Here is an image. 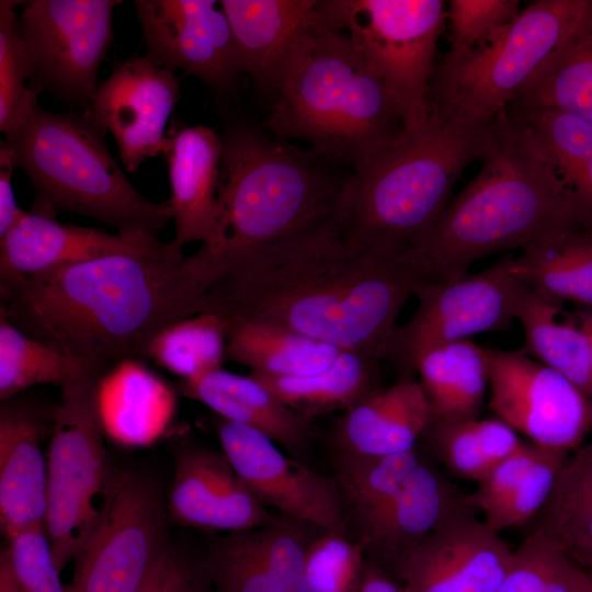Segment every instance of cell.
<instances>
[{
    "mask_svg": "<svg viewBox=\"0 0 592 592\" xmlns=\"http://www.w3.org/2000/svg\"><path fill=\"white\" fill-rule=\"evenodd\" d=\"M426 280L414 249L378 254L330 231L240 260L209 289L206 312L273 323L382 360L401 309Z\"/></svg>",
    "mask_w": 592,
    "mask_h": 592,
    "instance_id": "1",
    "label": "cell"
},
{
    "mask_svg": "<svg viewBox=\"0 0 592 592\" xmlns=\"http://www.w3.org/2000/svg\"><path fill=\"white\" fill-rule=\"evenodd\" d=\"M207 306L208 292L174 239L27 277L0 305L26 334L103 369L149 360L163 329Z\"/></svg>",
    "mask_w": 592,
    "mask_h": 592,
    "instance_id": "2",
    "label": "cell"
},
{
    "mask_svg": "<svg viewBox=\"0 0 592 592\" xmlns=\"http://www.w3.org/2000/svg\"><path fill=\"white\" fill-rule=\"evenodd\" d=\"M481 162L414 249L431 281L457 278L488 255L585 229L548 151L519 118L503 112L494 119Z\"/></svg>",
    "mask_w": 592,
    "mask_h": 592,
    "instance_id": "3",
    "label": "cell"
},
{
    "mask_svg": "<svg viewBox=\"0 0 592 592\" xmlns=\"http://www.w3.org/2000/svg\"><path fill=\"white\" fill-rule=\"evenodd\" d=\"M217 238L193 254L210 287L240 260L303 238L338 231L345 178L328 158L276 137L247 119L228 118L221 130ZM338 162V161H337Z\"/></svg>",
    "mask_w": 592,
    "mask_h": 592,
    "instance_id": "4",
    "label": "cell"
},
{
    "mask_svg": "<svg viewBox=\"0 0 592 592\" xmlns=\"http://www.w3.org/2000/svg\"><path fill=\"white\" fill-rule=\"evenodd\" d=\"M493 123L467 126L430 113L348 174L338 212L339 235L384 255L415 249L451 203L465 169L485 156Z\"/></svg>",
    "mask_w": 592,
    "mask_h": 592,
    "instance_id": "5",
    "label": "cell"
},
{
    "mask_svg": "<svg viewBox=\"0 0 592 592\" xmlns=\"http://www.w3.org/2000/svg\"><path fill=\"white\" fill-rule=\"evenodd\" d=\"M274 93L265 121L274 137L304 140L352 168L405 130L389 90L343 32L311 33Z\"/></svg>",
    "mask_w": 592,
    "mask_h": 592,
    "instance_id": "6",
    "label": "cell"
},
{
    "mask_svg": "<svg viewBox=\"0 0 592 592\" xmlns=\"http://www.w3.org/2000/svg\"><path fill=\"white\" fill-rule=\"evenodd\" d=\"M106 134L89 110L39 106L2 141L31 182L32 213L55 218L65 212L126 237L159 238L173 219L169 201L156 203L137 191L109 150Z\"/></svg>",
    "mask_w": 592,
    "mask_h": 592,
    "instance_id": "7",
    "label": "cell"
},
{
    "mask_svg": "<svg viewBox=\"0 0 592 592\" xmlns=\"http://www.w3.org/2000/svg\"><path fill=\"white\" fill-rule=\"evenodd\" d=\"M588 4L589 0L533 2L465 57L443 59L430 86V113L473 127L492 124L574 29Z\"/></svg>",
    "mask_w": 592,
    "mask_h": 592,
    "instance_id": "8",
    "label": "cell"
},
{
    "mask_svg": "<svg viewBox=\"0 0 592 592\" xmlns=\"http://www.w3.org/2000/svg\"><path fill=\"white\" fill-rule=\"evenodd\" d=\"M320 26L343 32L396 101L405 130L430 116V86L446 11L442 0H320Z\"/></svg>",
    "mask_w": 592,
    "mask_h": 592,
    "instance_id": "9",
    "label": "cell"
},
{
    "mask_svg": "<svg viewBox=\"0 0 592 592\" xmlns=\"http://www.w3.org/2000/svg\"><path fill=\"white\" fill-rule=\"evenodd\" d=\"M104 373L93 372L61 387L53 414L45 532L60 572L94 533L111 476L96 407V387Z\"/></svg>",
    "mask_w": 592,
    "mask_h": 592,
    "instance_id": "10",
    "label": "cell"
},
{
    "mask_svg": "<svg viewBox=\"0 0 592 592\" xmlns=\"http://www.w3.org/2000/svg\"><path fill=\"white\" fill-rule=\"evenodd\" d=\"M122 0L22 1L19 22L37 94L89 110L99 69L113 42V11Z\"/></svg>",
    "mask_w": 592,
    "mask_h": 592,
    "instance_id": "11",
    "label": "cell"
},
{
    "mask_svg": "<svg viewBox=\"0 0 592 592\" xmlns=\"http://www.w3.org/2000/svg\"><path fill=\"white\" fill-rule=\"evenodd\" d=\"M170 547L155 485L133 471L111 474L100 522L75 559L67 592H136Z\"/></svg>",
    "mask_w": 592,
    "mask_h": 592,
    "instance_id": "12",
    "label": "cell"
},
{
    "mask_svg": "<svg viewBox=\"0 0 592 592\" xmlns=\"http://www.w3.org/2000/svg\"><path fill=\"white\" fill-rule=\"evenodd\" d=\"M513 259L509 253L477 274L420 285L413 316L396 328L385 354L401 378L412 376L431 348L511 328L525 288L511 271Z\"/></svg>",
    "mask_w": 592,
    "mask_h": 592,
    "instance_id": "13",
    "label": "cell"
},
{
    "mask_svg": "<svg viewBox=\"0 0 592 592\" xmlns=\"http://www.w3.org/2000/svg\"><path fill=\"white\" fill-rule=\"evenodd\" d=\"M489 408L531 443L569 453L592 428V399L523 349H489Z\"/></svg>",
    "mask_w": 592,
    "mask_h": 592,
    "instance_id": "14",
    "label": "cell"
},
{
    "mask_svg": "<svg viewBox=\"0 0 592 592\" xmlns=\"http://www.w3.org/2000/svg\"><path fill=\"white\" fill-rule=\"evenodd\" d=\"M215 0H135L146 56L228 100L244 75L229 21Z\"/></svg>",
    "mask_w": 592,
    "mask_h": 592,
    "instance_id": "15",
    "label": "cell"
},
{
    "mask_svg": "<svg viewBox=\"0 0 592 592\" xmlns=\"http://www.w3.org/2000/svg\"><path fill=\"white\" fill-rule=\"evenodd\" d=\"M514 549L467 503L386 570L403 592H498Z\"/></svg>",
    "mask_w": 592,
    "mask_h": 592,
    "instance_id": "16",
    "label": "cell"
},
{
    "mask_svg": "<svg viewBox=\"0 0 592 592\" xmlns=\"http://www.w3.org/2000/svg\"><path fill=\"white\" fill-rule=\"evenodd\" d=\"M217 433L223 453L264 506L325 533L349 536L334 476L320 475L285 456L271 439L250 426L220 418Z\"/></svg>",
    "mask_w": 592,
    "mask_h": 592,
    "instance_id": "17",
    "label": "cell"
},
{
    "mask_svg": "<svg viewBox=\"0 0 592 592\" xmlns=\"http://www.w3.org/2000/svg\"><path fill=\"white\" fill-rule=\"evenodd\" d=\"M180 98L175 71L134 55L100 81L89 111L113 136L124 168L135 173L147 159L162 153L166 127Z\"/></svg>",
    "mask_w": 592,
    "mask_h": 592,
    "instance_id": "18",
    "label": "cell"
},
{
    "mask_svg": "<svg viewBox=\"0 0 592 592\" xmlns=\"http://www.w3.org/2000/svg\"><path fill=\"white\" fill-rule=\"evenodd\" d=\"M321 533L282 515L267 526L214 537L202 554L213 592H309L306 551Z\"/></svg>",
    "mask_w": 592,
    "mask_h": 592,
    "instance_id": "19",
    "label": "cell"
},
{
    "mask_svg": "<svg viewBox=\"0 0 592 592\" xmlns=\"http://www.w3.org/2000/svg\"><path fill=\"white\" fill-rule=\"evenodd\" d=\"M168 512L180 525L221 532L263 527L280 517L258 501L223 452L204 447L179 454Z\"/></svg>",
    "mask_w": 592,
    "mask_h": 592,
    "instance_id": "20",
    "label": "cell"
},
{
    "mask_svg": "<svg viewBox=\"0 0 592 592\" xmlns=\"http://www.w3.org/2000/svg\"><path fill=\"white\" fill-rule=\"evenodd\" d=\"M158 241L65 224L23 210L0 237L1 299L27 277L109 254L140 251Z\"/></svg>",
    "mask_w": 592,
    "mask_h": 592,
    "instance_id": "21",
    "label": "cell"
},
{
    "mask_svg": "<svg viewBox=\"0 0 592 592\" xmlns=\"http://www.w3.org/2000/svg\"><path fill=\"white\" fill-rule=\"evenodd\" d=\"M221 153V135L214 128L172 119L161 155L167 161L174 240L183 247L194 241L212 243L217 238Z\"/></svg>",
    "mask_w": 592,
    "mask_h": 592,
    "instance_id": "22",
    "label": "cell"
},
{
    "mask_svg": "<svg viewBox=\"0 0 592 592\" xmlns=\"http://www.w3.org/2000/svg\"><path fill=\"white\" fill-rule=\"evenodd\" d=\"M244 75L274 92L305 39L320 30L319 0H221Z\"/></svg>",
    "mask_w": 592,
    "mask_h": 592,
    "instance_id": "23",
    "label": "cell"
},
{
    "mask_svg": "<svg viewBox=\"0 0 592 592\" xmlns=\"http://www.w3.org/2000/svg\"><path fill=\"white\" fill-rule=\"evenodd\" d=\"M1 402L0 526L10 539L29 530L45 528L47 459L36 412L11 399Z\"/></svg>",
    "mask_w": 592,
    "mask_h": 592,
    "instance_id": "24",
    "label": "cell"
},
{
    "mask_svg": "<svg viewBox=\"0 0 592 592\" xmlns=\"http://www.w3.org/2000/svg\"><path fill=\"white\" fill-rule=\"evenodd\" d=\"M467 503L468 494L425 457L400 492L353 539L365 545L367 559L387 570L403 550Z\"/></svg>",
    "mask_w": 592,
    "mask_h": 592,
    "instance_id": "25",
    "label": "cell"
},
{
    "mask_svg": "<svg viewBox=\"0 0 592 592\" xmlns=\"http://www.w3.org/2000/svg\"><path fill=\"white\" fill-rule=\"evenodd\" d=\"M432 420L419 382L400 378L343 412L333 430L335 452L360 457L406 453L417 448Z\"/></svg>",
    "mask_w": 592,
    "mask_h": 592,
    "instance_id": "26",
    "label": "cell"
},
{
    "mask_svg": "<svg viewBox=\"0 0 592 592\" xmlns=\"http://www.w3.org/2000/svg\"><path fill=\"white\" fill-rule=\"evenodd\" d=\"M178 391L205 405L221 419L260 431L296 458H301L310 446L311 420L291 409L251 374L219 368L180 380Z\"/></svg>",
    "mask_w": 592,
    "mask_h": 592,
    "instance_id": "27",
    "label": "cell"
},
{
    "mask_svg": "<svg viewBox=\"0 0 592 592\" xmlns=\"http://www.w3.org/2000/svg\"><path fill=\"white\" fill-rule=\"evenodd\" d=\"M96 407L104 434L125 447L156 443L171 424L175 392L140 361L110 367L96 387Z\"/></svg>",
    "mask_w": 592,
    "mask_h": 592,
    "instance_id": "28",
    "label": "cell"
},
{
    "mask_svg": "<svg viewBox=\"0 0 592 592\" xmlns=\"http://www.w3.org/2000/svg\"><path fill=\"white\" fill-rule=\"evenodd\" d=\"M561 111L592 123V5L568 36L517 91L511 116Z\"/></svg>",
    "mask_w": 592,
    "mask_h": 592,
    "instance_id": "29",
    "label": "cell"
},
{
    "mask_svg": "<svg viewBox=\"0 0 592 592\" xmlns=\"http://www.w3.org/2000/svg\"><path fill=\"white\" fill-rule=\"evenodd\" d=\"M489 349L469 339L425 351L415 363L434 419H476L489 385Z\"/></svg>",
    "mask_w": 592,
    "mask_h": 592,
    "instance_id": "30",
    "label": "cell"
},
{
    "mask_svg": "<svg viewBox=\"0 0 592 592\" xmlns=\"http://www.w3.org/2000/svg\"><path fill=\"white\" fill-rule=\"evenodd\" d=\"M229 321L226 361L244 365L252 374H315L329 367L343 351L273 323L242 318Z\"/></svg>",
    "mask_w": 592,
    "mask_h": 592,
    "instance_id": "31",
    "label": "cell"
},
{
    "mask_svg": "<svg viewBox=\"0 0 592 592\" xmlns=\"http://www.w3.org/2000/svg\"><path fill=\"white\" fill-rule=\"evenodd\" d=\"M560 304L525 285L516 311L523 350L558 372L592 399V348L579 322L561 319Z\"/></svg>",
    "mask_w": 592,
    "mask_h": 592,
    "instance_id": "32",
    "label": "cell"
},
{
    "mask_svg": "<svg viewBox=\"0 0 592 592\" xmlns=\"http://www.w3.org/2000/svg\"><path fill=\"white\" fill-rule=\"evenodd\" d=\"M379 360L354 351H341L326 369L305 376L277 377L252 374L285 405L301 415L348 410L365 398L377 385Z\"/></svg>",
    "mask_w": 592,
    "mask_h": 592,
    "instance_id": "33",
    "label": "cell"
},
{
    "mask_svg": "<svg viewBox=\"0 0 592 592\" xmlns=\"http://www.w3.org/2000/svg\"><path fill=\"white\" fill-rule=\"evenodd\" d=\"M512 273L544 297L592 310V230L574 229L522 250Z\"/></svg>",
    "mask_w": 592,
    "mask_h": 592,
    "instance_id": "34",
    "label": "cell"
},
{
    "mask_svg": "<svg viewBox=\"0 0 592 592\" xmlns=\"http://www.w3.org/2000/svg\"><path fill=\"white\" fill-rule=\"evenodd\" d=\"M425 456L418 449L376 457L337 453L333 458L349 532L357 533L403 488Z\"/></svg>",
    "mask_w": 592,
    "mask_h": 592,
    "instance_id": "35",
    "label": "cell"
},
{
    "mask_svg": "<svg viewBox=\"0 0 592 592\" xmlns=\"http://www.w3.org/2000/svg\"><path fill=\"white\" fill-rule=\"evenodd\" d=\"M101 367L72 358L14 326L0 307V400L29 387L55 384L60 388Z\"/></svg>",
    "mask_w": 592,
    "mask_h": 592,
    "instance_id": "36",
    "label": "cell"
},
{
    "mask_svg": "<svg viewBox=\"0 0 592 592\" xmlns=\"http://www.w3.org/2000/svg\"><path fill=\"white\" fill-rule=\"evenodd\" d=\"M511 116V115H510ZM538 137L592 230V123L554 110L517 116Z\"/></svg>",
    "mask_w": 592,
    "mask_h": 592,
    "instance_id": "37",
    "label": "cell"
},
{
    "mask_svg": "<svg viewBox=\"0 0 592 592\" xmlns=\"http://www.w3.org/2000/svg\"><path fill=\"white\" fill-rule=\"evenodd\" d=\"M230 321L215 312L179 320L151 342L149 358L181 377L193 379L223 368Z\"/></svg>",
    "mask_w": 592,
    "mask_h": 592,
    "instance_id": "38",
    "label": "cell"
},
{
    "mask_svg": "<svg viewBox=\"0 0 592 592\" xmlns=\"http://www.w3.org/2000/svg\"><path fill=\"white\" fill-rule=\"evenodd\" d=\"M22 1H0V130L18 132L39 107L38 94L26 82L30 61L16 8Z\"/></svg>",
    "mask_w": 592,
    "mask_h": 592,
    "instance_id": "39",
    "label": "cell"
},
{
    "mask_svg": "<svg viewBox=\"0 0 592 592\" xmlns=\"http://www.w3.org/2000/svg\"><path fill=\"white\" fill-rule=\"evenodd\" d=\"M574 568L558 542L537 526L514 550L498 592H574Z\"/></svg>",
    "mask_w": 592,
    "mask_h": 592,
    "instance_id": "40",
    "label": "cell"
},
{
    "mask_svg": "<svg viewBox=\"0 0 592 592\" xmlns=\"http://www.w3.org/2000/svg\"><path fill=\"white\" fill-rule=\"evenodd\" d=\"M365 562L366 549L361 540L321 533L306 551L309 592H358Z\"/></svg>",
    "mask_w": 592,
    "mask_h": 592,
    "instance_id": "41",
    "label": "cell"
},
{
    "mask_svg": "<svg viewBox=\"0 0 592 592\" xmlns=\"http://www.w3.org/2000/svg\"><path fill=\"white\" fill-rule=\"evenodd\" d=\"M568 459V453L540 447L536 459L514 490L489 513L485 523L493 531L515 528L539 514L555 480Z\"/></svg>",
    "mask_w": 592,
    "mask_h": 592,
    "instance_id": "42",
    "label": "cell"
},
{
    "mask_svg": "<svg viewBox=\"0 0 592 592\" xmlns=\"http://www.w3.org/2000/svg\"><path fill=\"white\" fill-rule=\"evenodd\" d=\"M519 8L517 0H451L449 49L443 59H460L485 44L517 16Z\"/></svg>",
    "mask_w": 592,
    "mask_h": 592,
    "instance_id": "43",
    "label": "cell"
},
{
    "mask_svg": "<svg viewBox=\"0 0 592 592\" xmlns=\"http://www.w3.org/2000/svg\"><path fill=\"white\" fill-rule=\"evenodd\" d=\"M476 419L433 418L420 441L452 475L479 482L493 467L482 451Z\"/></svg>",
    "mask_w": 592,
    "mask_h": 592,
    "instance_id": "44",
    "label": "cell"
},
{
    "mask_svg": "<svg viewBox=\"0 0 592 592\" xmlns=\"http://www.w3.org/2000/svg\"><path fill=\"white\" fill-rule=\"evenodd\" d=\"M592 510V442L580 446L559 471L538 526L553 535L572 517Z\"/></svg>",
    "mask_w": 592,
    "mask_h": 592,
    "instance_id": "45",
    "label": "cell"
},
{
    "mask_svg": "<svg viewBox=\"0 0 592 592\" xmlns=\"http://www.w3.org/2000/svg\"><path fill=\"white\" fill-rule=\"evenodd\" d=\"M8 542L5 548L20 592H67L45 528L19 533Z\"/></svg>",
    "mask_w": 592,
    "mask_h": 592,
    "instance_id": "46",
    "label": "cell"
},
{
    "mask_svg": "<svg viewBox=\"0 0 592 592\" xmlns=\"http://www.w3.org/2000/svg\"><path fill=\"white\" fill-rule=\"evenodd\" d=\"M136 592H213L202 555L170 547Z\"/></svg>",
    "mask_w": 592,
    "mask_h": 592,
    "instance_id": "47",
    "label": "cell"
},
{
    "mask_svg": "<svg viewBox=\"0 0 592 592\" xmlns=\"http://www.w3.org/2000/svg\"><path fill=\"white\" fill-rule=\"evenodd\" d=\"M540 446L526 442L515 454L493 467L480 480L477 489L468 494L470 505L486 515L514 490L536 459Z\"/></svg>",
    "mask_w": 592,
    "mask_h": 592,
    "instance_id": "48",
    "label": "cell"
},
{
    "mask_svg": "<svg viewBox=\"0 0 592 592\" xmlns=\"http://www.w3.org/2000/svg\"><path fill=\"white\" fill-rule=\"evenodd\" d=\"M475 424L485 456L492 467L515 454L526 443L520 439L519 433L498 418H477Z\"/></svg>",
    "mask_w": 592,
    "mask_h": 592,
    "instance_id": "49",
    "label": "cell"
},
{
    "mask_svg": "<svg viewBox=\"0 0 592 592\" xmlns=\"http://www.w3.org/2000/svg\"><path fill=\"white\" fill-rule=\"evenodd\" d=\"M18 169L10 147L0 143V237L20 218L24 209L15 201L12 178Z\"/></svg>",
    "mask_w": 592,
    "mask_h": 592,
    "instance_id": "50",
    "label": "cell"
},
{
    "mask_svg": "<svg viewBox=\"0 0 592 592\" xmlns=\"http://www.w3.org/2000/svg\"><path fill=\"white\" fill-rule=\"evenodd\" d=\"M358 592H403L399 583L378 563L366 558Z\"/></svg>",
    "mask_w": 592,
    "mask_h": 592,
    "instance_id": "51",
    "label": "cell"
},
{
    "mask_svg": "<svg viewBox=\"0 0 592 592\" xmlns=\"http://www.w3.org/2000/svg\"><path fill=\"white\" fill-rule=\"evenodd\" d=\"M0 592H20L15 581L7 548L0 553Z\"/></svg>",
    "mask_w": 592,
    "mask_h": 592,
    "instance_id": "52",
    "label": "cell"
},
{
    "mask_svg": "<svg viewBox=\"0 0 592 592\" xmlns=\"http://www.w3.org/2000/svg\"><path fill=\"white\" fill-rule=\"evenodd\" d=\"M577 321L587 334L592 348V310L579 314L577 316Z\"/></svg>",
    "mask_w": 592,
    "mask_h": 592,
    "instance_id": "53",
    "label": "cell"
},
{
    "mask_svg": "<svg viewBox=\"0 0 592 592\" xmlns=\"http://www.w3.org/2000/svg\"><path fill=\"white\" fill-rule=\"evenodd\" d=\"M590 2H591V5H592V0H590Z\"/></svg>",
    "mask_w": 592,
    "mask_h": 592,
    "instance_id": "54",
    "label": "cell"
},
{
    "mask_svg": "<svg viewBox=\"0 0 592 592\" xmlns=\"http://www.w3.org/2000/svg\"><path fill=\"white\" fill-rule=\"evenodd\" d=\"M592 579V578H591Z\"/></svg>",
    "mask_w": 592,
    "mask_h": 592,
    "instance_id": "55",
    "label": "cell"
}]
</instances>
